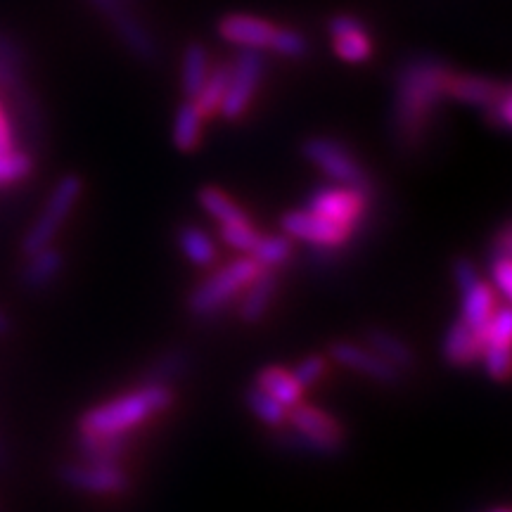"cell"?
<instances>
[{
	"label": "cell",
	"mask_w": 512,
	"mask_h": 512,
	"mask_svg": "<svg viewBox=\"0 0 512 512\" xmlns=\"http://www.w3.org/2000/svg\"><path fill=\"white\" fill-rule=\"evenodd\" d=\"M451 74L448 64L432 55L408 57L399 67L394 79L389 131L401 155H415L425 145L434 114L446 100Z\"/></svg>",
	"instance_id": "1"
},
{
	"label": "cell",
	"mask_w": 512,
	"mask_h": 512,
	"mask_svg": "<svg viewBox=\"0 0 512 512\" xmlns=\"http://www.w3.org/2000/svg\"><path fill=\"white\" fill-rule=\"evenodd\" d=\"M174 403V389L164 384L143 382L131 392L110 399L83 413L79 432L88 434H131L145 422L169 411Z\"/></svg>",
	"instance_id": "2"
},
{
	"label": "cell",
	"mask_w": 512,
	"mask_h": 512,
	"mask_svg": "<svg viewBox=\"0 0 512 512\" xmlns=\"http://www.w3.org/2000/svg\"><path fill=\"white\" fill-rule=\"evenodd\" d=\"M290 430L278 434V444L292 453L316 458H335L344 451V427L330 413L297 403L287 413Z\"/></svg>",
	"instance_id": "3"
},
{
	"label": "cell",
	"mask_w": 512,
	"mask_h": 512,
	"mask_svg": "<svg viewBox=\"0 0 512 512\" xmlns=\"http://www.w3.org/2000/svg\"><path fill=\"white\" fill-rule=\"evenodd\" d=\"M259 264L252 256H240L230 264L216 268L207 280H202L188 297V311L195 318H214L228 309L245 287L252 283V278L259 273Z\"/></svg>",
	"instance_id": "4"
},
{
	"label": "cell",
	"mask_w": 512,
	"mask_h": 512,
	"mask_svg": "<svg viewBox=\"0 0 512 512\" xmlns=\"http://www.w3.org/2000/svg\"><path fill=\"white\" fill-rule=\"evenodd\" d=\"M302 152L318 171H323L330 178V183L361 192L370 200L375 197V183L368 169L358 162L354 152L344 143L328 136H313L304 140Z\"/></svg>",
	"instance_id": "5"
},
{
	"label": "cell",
	"mask_w": 512,
	"mask_h": 512,
	"mask_svg": "<svg viewBox=\"0 0 512 512\" xmlns=\"http://www.w3.org/2000/svg\"><path fill=\"white\" fill-rule=\"evenodd\" d=\"M83 192V181L76 174L62 176L60 181L55 183V188L50 190L46 207H43L41 216L31 223L29 233L24 235L22 240V252L24 256L38 252V249L53 245L57 233H60L64 223H67L76 204L81 200Z\"/></svg>",
	"instance_id": "6"
},
{
	"label": "cell",
	"mask_w": 512,
	"mask_h": 512,
	"mask_svg": "<svg viewBox=\"0 0 512 512\" xmlns=\"http://www.w3.org/2000/svg\"><path fill=\"white\" fill-rule=\"evenodd\" d=\"M266 74V57L261 50H240L235 62L230 64L228 91L223 95L219 114L226 121H238L247 114L256 91Z\"/></svg>",
	"instance_id": "7"
},
{
	"label": "cell",
	"mask_w": 512,
	"mask_h": 512,
	"mask_svg": "<svg viewBox=\"0 0 512 512\" xmlns=\"http://www.w3.org/2000/svg\"><path fill=\"white\" fill-rule=\"evenodd\" d=\"M370 202L373 200L361 195V192L332 183L325 185V188L313 190L309 202H306V209L323 216V219L335 221L339 226L349 228L351 233H358L368 221Z\"/></svg>",
	"instance_id": "8"
},
{
	"label": "cell",
	"mask_w": 512,
	"mask_h": 512,
	"mask_svg": "<svg viewBox=\"0 0 512 512\" xmlns=\"http://www.w3.org/2000/svg\"><path fill=\"white\" fill-rule=\"evenodd\" d=\"M62 484L69 489L83 491L93 496H121L131 489V477L121 465H102V463H67L57 472Z\"/></svg>",
	"instance_id": "9"
},
{
	"label": "cell",
	"mask_w": 512,
	"mask_h": 512,
	"mask_svg": "<svg viewBox=\"0 0 512 512\" xmlns=\"http://www.w3.org/2000/svg\"><path fill=\"white\" fill-rule=\"evenodd\" d=\"M91 5L100 12L107 22L117 31L119 41L131 50L138 60L155 62L157 60V43L145 24L128 10V0H91Z\"/></svg>",
	"instance_id": "10"
},
{
	"label": "cell",
	"mask_w": 512,
	"mask_h": 512,
	"mask_svg": "<svg viewBox=\"0 0 512 512\" xmlns=\"http://www.w3.org/2000/svg\"><path fill=\"white\" fill-rule=\"evenodd\" d=\"M280 226H283V233L290 240L325 249H342L351 240V235H354L349 228L323 219V216L313 214L309 209L290 211V214L283 216Z\"/></svg>",
	"instance_id": "11"
},
{
	"label": "cell",
	"mask_w": 512,
	"mask_h": 512,
	"mask_svg": "<svg viewBox=\"0 0 512 512\" xmlns=\"http://www.w3.org/2000/svg\"><path fill=\"white\" fill-rule=\"evenodd\" d=\"M330 358L339 363L342 368L354 370L358 375H366L377 384L384 387H396L401 382L403 373H399L394 366H389L382 356H377L368 344L356 342H332L330 344Z\"/></svg>",
	"instance_id": "12"
},
{
	"label": "cell",
	"mask_w": 512,
	"mask_h": 512,
	"mask_svg": "<svg viewBox=\"0 0 512 512\" xmlns=\"http://www.w3.org/2000/svg\"><path fill=\"white\" fill-rule=\"evenodd\" d=\"M332 48L344 62L361 64L373 57V41H370L366 27L351 15H335L330 19Z\"/></svg>",
	"instance_id": "13"
},
{
	"label": "cell",
	"mask_w": 512,
	"mask_h": 512,
	"mask_svg": "<svg viewBox=\"0 0 512 512\" xmlns=\"http://www.w3.org/2000/svg\"><path fill=\"white\" fill-rule=\"evenodd\" d=\"M278 285L280 280L275 268H259V273L254 275L252 283L245 287V292L238 299V316L242 323L256 325L264 320L275 294H278Z\"/></svg>",
	"instance_id": "14"
},
{
	"label": "cell",
	"mask_w": 512,
	"mask_h": 512,
	"mask_svg": "<svg viewBox=\"0 0 512 512\" xmlns=\"http://www.w3.org/2000/svg\"><path fill=\"white\" fill-rule=\"evenodd\" d=\"M441 356L451 368H472L482 356V335L458 318L441 339Z\"/></svg>",
	"instance_id": "15"
},
{
	"label": "cell",
	"mask_w": 512,
	"mask_h": 512,
	"mask_svg": "<svg viewBox=\"0 0 512 512\" xmlns=\"http://www.w3.org/2000/svg\"><path fill=\"white\" fill-rule=\"evenodd\" d=\"M273 24L254 15H228L219 22V34L223 41L245 50L268 48L273 36Z\"/></svg>",
	"instance_id": "16"
},
{
	"label": "cell",
	"mask_w": 512,
	"mask_h": 512,
	"mask_svg": "<svg viewBox=\"0 0 512 512\" xmlns=\"http://www.w3.org/2000/svg\"><path fill=\"white\" fill-rule=\"evenodd\" d=\"M503 88L505 86H501V83L486 79V76L451 74L446 86V98L456 100L460 105L486 110V107L503 93Z\"/></svg>",
	"instance_id": "17"
},
{
	"label": "cell",
	"mask_w": 512,
	"mask_h": 512,
	"mask_svg": "<svg viewBox=\"0 0 512 512\" xmlns=\"http://www.w3.org/2000/svg\"><path fill=\"white\" fill-rule=\"evenodd\" d=\"M62 268H64L62 252L57 247L48 245L27 256V264H24L19 280H22L24 290L43 292L46 287H50L57 278H60Z\"/></svg>",
	"instance_id": "18"
},
{
	"label": "cell",
	"mask_w": 512,
	"mask_h": 512,
	"mask_svg": "<svg viewBox=\"0 0 512 512\" xmlns=\"http://www.w3.org/2000/svg\"><path fill=\"white\" fill-rule=\"evenodd\" d=\"M366 344L375 351L377 356H382L389 366H394L399 373H411L418 366V356L415 349L406 342L401 335L387 330V328H370L366 332Z\"/></svg>",
	"instance_id": "19"
},
{
	"label": "cell",
	"mask_w": 512,
	"mask_h": 512,
	"mask_svg": "<svg viewBox=\"0 0 512 512\" xmlns=\"http://www.w3.org/2000/svg\"><path fill=\"white\" fill-rule=\"evenodd\" d=\"M131 434H88L79 432V453L86 463L119 465L126 456Z\"/></svg>",
	"instance_id": "20"
},
{
	"label": "cell",
	"mask_w": 512,
	"mask_h": 512,
	"mask_svg": "<svg viewBox=\"0 0 512 512\" xmlns=\"http://www.w3.org/2000/svg\"><path fill=\"white\" fill-rule=\"evenodd\" d=\"M460 297H463L460 318H463L472 330H477L479 335H482L486 323H489L491 313H494L498 306L496 290L486 283V280H479V283L467 287L465 292H460Z\"/></svg>",
	"instance_id": "21"
},
{
	"label": "cell",
	"mask_w": 512,
	"mask_h": 512,
	"mask_svg": "<svg viewBox=\"0 0 512 512\" xmlns=\"http://www.w3.org/2000/svg\"><path fill=\"white\" fill-rule=\"evenodd\" d=\"M512 233L510 226H503L501 233L494 238V245H491L489 252V278L491 287H494L496 294L508 302L512 297Z\"/></svg>",
	"instance_id": "22"
},
{
	"label": "cell",
	"mask_w": 512,
	"mask_h": 512,
	"mask_svg": "<svg viewBox=\"0 0 512 512\" xmlns=\"http://www.w3.org/2000/svg\"><path fill=\"white\" fill-rule=\"evenodd\" d=\"M254 384L264 389L266 394H271L275 401L283 403L285 408H294L304 399V387L294 380L292 370H285L280 366H268L264 370H259Z\"/></svg>",
	"instance_id": "23"
},
{
	"label": "cell",
	"mask_w": 512,
	"mask_h": 512,
	"mask_svg": "<svg viewBox=\"0 0 512 512\" xmlns=\"http://www.w3.org/2000/svg\"><path fill=\"white\" fill-rule=\"evenodd\" d=\"M204 114L200 107H197L195 100H185L181 107L176 110L174 117V131H171V140L178 150L195 152L202 143V131H204Z\"/></svg>",
	"instance_id": "24"
},
{
	"label": "cell",
	"mask_w": 512,
	"mask_h": 512,
	"mask_svg": "<svg viewBox=\"0 0 512 512\" xmlns=\"http://www.w3.org/2000/svg\"><path fill=\"white\" fill-rule=\"evenodd\" d=\"M178 249L190 264H195L197 268H209L216 264L219 259V247L207 230H202L200 226H183L176 235Z\"/></svg>",
	"instance_id": "25"
},
{
	"label": "cell",
	"mask_w": 512,
	"mask_h": 512,
	"mask_svg": "<svg viewBox=\"0 0 512 512\" xmlns=\"http://www.w3.org/2000/svg\"><path fill=\"white\" fill-rule=\"evenodd\" d=\"M197 202H200V207L207 211L219 226L249 221V216L242 211L240 204L235 202L233 197H228L221 188H214V185H204V188H200V192H197Z\"/></svg>",
	"instance_id": "26"
},
{
	"label": "cell",
	"mask_w": 512,
	"mask_h": 512,
	"mask_svg": "<svg viewBox=\"0 0 512 512\" xmlns=\"http://www.w3.org/2000/svg\"><path fill=\"white\" fill-rule=\"evenodd\" d=\"M209 53L202 43H190L183 53L181 64V88L185 98L195 100L197 93L202 91L204 81L209 76Z\"/></svg>",
	"instance_id": "27"
},
{
	"label": "cell",
	"mask_w": 512,
	"mask_h": 512,
	"mask_svg": "<svg viewBox=\"0 0 512 512\" xmlns=\"http://www.w3.org/2000/svg\"><path fill=\"white\" fill-rule=\"evenodd\" d=\"M190 368V354L185 349H166L164 354H159L152 366L147 368L145 380L152 384H164V387H171V384L181 380L188 373Z\"/></svg>",
	"instance_id": "28"
},
{
	"label": "cell",
	"mask_w": 512,
	"mask_h": 512,
	"mask_svg": "<svg viewBox=\"0 0 512 512\" xmlns=\"http://www.w3.org/2000/svg\"><path fill=\"white\" fill-rule=\"evenodd\" d=\"M245 401L249 406V411L256 415V420L264 422L266 427H273V430H280V427H285L287 422V413H290V408H285L283 403L275 401L271 394H266L264 389L252 387L245 392Z\"/></svg>",
	"instance_id": "29"
},
{
	"label": "cell",
	"mask_w": 512,
	"mask_h": 512,
	"mask_svg": "<svg viewBox=\"0 0 512 512\" xmlns=\"http://www.w3.org/2000/svg\"><path fill=\"white\" fill-rule=\"evenodd\" d=\"M228 81H230V64L221 62L216 64L214 69H209L207 81H204L202 91L197 93V107H200L204 117H211V114L219 112L223 95L228 91Z\"/></svg>",
	"instance_id": "30"
},
{
	"label": "cell",
	"mask_w": 512,
	"mask_h": 512,
	"mask_svg": "<svg viewBox=\"0 0 512 512\" xmlns=\"http://www.w3.org/2000/svg\"><path fill=\"white\" fill-rule=\"evenodd\" d=\"M294 252V240L287 238V235H261L259 245L254 247V252L249 254L261 268H275L278 271L280 266H285L287 261L292 259Z\"/></svg>",
	"instance_id": "31"
},
{
	"label": "cell",
	"mask_w": 512,
	"mask_h": 512,
	"mask_svg": "<svg viewBox=\"0 0 512 512\" xmlns=\"http://www.w3.org/2000/svg\"><path fill=\"white\" fill-rule=\"evenodd\" d=\"M486 375L496 382H505L510 377V342H484L479 356Z\"/></svg>",
	"instance_id": "32"
},
{
	"label": "cell",
	"mask_w": 512,
	"mask_h": 512,
	"mask_svg": "<svg viewBox=\"0 0 512 512\" xmlns=\"http://www.w3.org/2000/svg\"><path fill=\"white\" fill-rule=\"evenodd\" d=\"M221 240L226 242L230 249L235 252H242L249 256L254 252V247L259 245L261 233L254 228L252 221H242V223H228V226H219Z\"/></svg>",
	"instance_id": "33"
},
{
	"label": "cell",
	"mask_w": 512,
	"mask_h": 512,
	"mask_svg": "<svg viewBox=\"0 0 512 512\" xmlns=\"http://www.w3.org/2000/svg\"><path fill=\"white\" fill-rule=\"evenodd\" d=\"M31 171H34V159L27 152H5V155H0V188L22 183L24 178L31 176Z\"/></svg>",
	"instance_id": "34"
},
{
	"label": "cell",
	"mask_w": 512,
	"mask_h": 512,
	"mask_svg": "<svg viewBox=\"0 0 512 512\" xmlns=\"http://www.w3.org/2000/svg\"><path fill=\"white\" fill-rule=\"evenodd\" d=\"M268 48H271L273 53L290 57V60H302V57L309 53V41H306L304 34H299V31L294 29H273Z\"/></svg>",
	"instance_id": "35"
},
{
	"label": "cell",
	"mask_w": 512,
	"mask_h": 512,
	"mask_svg": "<svg viewBox=\"0 0 512 512\" xmlns=\"http://www.w3.org/2000/svg\"><path fill=\"white\" fill-rule=\"evenodd\" d=\"M512 335V313L508 304H498L496 311L491 313L489 323L482 330V344L484 342H510Z\"/></svg>",
	"instance_id": "36"
},
{
	"label": "cell",
	"mask_w": 512,
	"mask_h": 512,
	"mask_svg": "<svg viewBox=\"0 0 512 512\" xmlns=\"http://www.w3.org/2000/svg\"><path fill=\"white\" fill-rule=\"evenodd\" d=\"M325 370H328V356L311 354L292 368V375H294V380L302 384L304 389H309L316 382H320V377L325 375Z\"/></svg>",
	"instance_id": "37"
},
{
	"label": "cell",
	"mask_w": 512,
	"mask_h": 512,
	"mask_svg": "<svg viewBox=\"0 0 512 512\" xmlns=\"http://www.w3.org/2000/svg\"><path fill=\"white\" fill-rule=\"evenodd\" d=\"M486 121H489L491 126L498 128V131H508L512 126V93H510V86L503 88V93L498 95V98L491 102L489 107H486Z\"/></svg>",
	"instance_id": "38"
},
{
	"label": "cell",
	"mask_w": 512,
	"mask_h": 512,
	"mask_svg": "<svg viewBox=\"0 0 512 512\" xmlns=\"http://www.w3.org/2000/svg\"><path fill=\"white\" fill-rule=\"evenodd\" d=\"M453 280H456L458 290L465 292L467 287H472L475 283H479L482 280V275H479L475 261H470L467 256H458L456 261H453Z\"/></svg>",
	"instance_id": "39"
},
{
	"label": "cell",
	"mask_w": 512,
	"mask_h": 512,
	"mask_svg": "<svg viewBox=\"0 0 512 512\" xmlns=\"http://www.w3.org/2000/svg\"><path fill=\"white\" fill-rule=\"evenodd\" d=\"M0 57H5V60H10L15 64H22V67H24L22 48H19V43L15 41V38L3 34V31H0Z\"/></svg>",
	"instance_id": "40"
},
{
	"label": "cell",
	"mask_w": 512,
	"mask_h": 512,
	"mask_svg": "<svg viewBox=\"0 0 512 512\" xmlns=\"http://www.w3.org/2000/svg\"><path fill=\"white\" fill-rule=\"evenodd\" d=\"M12 150H17L15 133H12L8 114H5L3 105H0V155H5V152H12Z\"/></svg>",
	"instance_id": "41"
},
{
	"label": "cell",
	"mask_w": 512,
	"mask_h": 512,
	"mask_svg": "<svg viewBox=\"0 0 512 512\" xmlns=\"http://www.w3.org/2000/svg\"><path fill=\"white\" fill-rule=\"evenodd\" d=\"M5 465H8V448H5L3 439H0V470H3Z\"/></svg>",
	"instance_id": "42"
},
{
	"label": "cell",
	"mask_w": 512,
	"mask_h": 512,
	"mask_svg": "<svg viewBox=\"0 0 512 512\" xmlns=\"http://www.w3.org/2000/svg\"><path fill=\"white\" fill-rule=\"evenodd\" d=\"M8 328H10L8 318H5L3 313H0V335H5V332H8Z\"/></svg>",
	"instance_id": "43"
},
{
	"label": "cell",
	"mask_w": 512,
	"mask_h": 512,
	"mask_svg": "<svg viewBox=\"0 0 512 512\" xmlns=\"http://www.w3.org/2000/svg\"><path fill=\"white\" fill-rule=\"evenodd\" d=\"M489 512H510L508 508H494V510H489Z\"/></svg>",
	"instance_id": "44"
}]
</instances>
